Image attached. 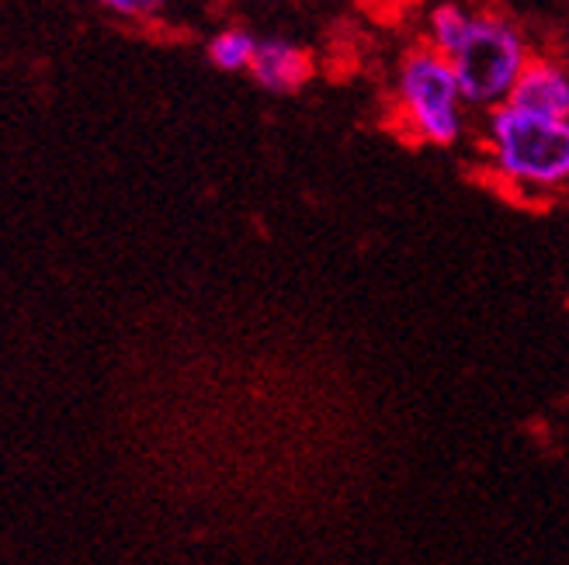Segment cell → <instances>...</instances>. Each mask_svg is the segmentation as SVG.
I'll return each instance as SVG.
<instances>
[{
    "label": "cell",
    "mask_w": 569,
    "mask_h": 565,
    "mask_svg": "<svg viewBox=\"0 0 569 565\" xmlns=\"http://www.w3.org/2000/svg\"><path fill=\"white\" fill-rule=\"evenodd\" d=\"M487 163L497 181L521 194H552L569 188V122L542 119L503 104L482 129Z\"/></svg>",
    "instance_id": "1"
},
{
    "label": "cell",
    "mask_w": 569,
    "mask_h": 565,
    "mask_svg": "<svg viewBox=\"0 0 569 565\" xmlns=\"http://www.w3.org/2000/svg\"><path fill=\"white\" fill-rule=\"evenodd\" d=\"M396 115L417 143L455 147L466 132V94L448 56L431 46H413L396 70Z\"/></svg>",
    "instance_id": "2"
},
{
    "label": "cell",
    "mask_w": 569,
    "mask_h": 565,
    "mask_svg": "<svg viewBox=\"0 0 569 565\" xmlns=\"http://www.w3.org/2000/svg\"><path fill=\"white\" fill-rule=\"evenodd\" d=\"M531 56L535 52L515 21L497 11H476L469 42L451 56L466 104L487 111V115L503 108L515 94L525 67L531 63Z\"/></svg>",
    "instance_id": "3"
},
{
    "label": "cell",
    "mask_w": 569,
    "mask_h": 565,
    "mask_svg": "<svg viewBox=\"0 0 569 565\" xmlns=\"http://www.w3.org/2000/svg\"><path fill=\"white\" fill-rule=\"evenodd\" d=\"M507 104L531 111V115H542V119L569 122V67L559 63L556 56L535 52Z\"/></svg>",
    "instance_id": "4"
},
{
    "label": "cell",
    "mask_w": 569,
    "mask_h": 565,
    "mask_svg": "<svg viewBox=\"0 0 569 565\" xmlns=\"http://www.w3.org/2000/svg\"><path fill=\"white\" fill-rule=\"evenodd\" d=\"M250 77L271 94H292V91H299L309 83L312 56H309V49H302L292 39L268 36V39H261L258 56H253Z\"/></svg>",
    "instance_id": "5"
},
{
    "label": "cell",
    "mask_w": 569,
    "mask_h": 565,
    "mask_svg": "<svg viewBox=\"0 0 569 565\" xmlns=\"http://www.w3.org/2000/svg\"><path fill=\"white\" fill-rule=\"evenodd\" d=\"M472 24H476V11H469L459 0H441L431 11H427V24H423V46H431L441 56L459 52L469 36H472Z\"/></svg>",
    "instance_id": "6"
},
{
    "label": "cell",
    "mask_w": 569,
    "mask_h": 565,
    "mask_svg": "<svg viewBox=\"0 0 569 565\" xmlns=\"http://www.w3.org/2000/svg\"><path fill=\"white\" fill-rule=\"evenodd\" d=\"M258 46H261L258 36L233 24V28H222V32H216L209 39V60H212V67L226 70V73H243V70L250 73Z\"/></svg>",
    "instance_id": "7"
},
{
    "label": "cell",
    "mask_w": 569,
    "mask_h": 565,
    "mask_svg": "<svg viewBox=\"0 0 569 565\" xmlns=\"http://www.w3.org/2000/svg\"><path fill=\"white\" fill-rule=\"evenodd\" d=\"M94 4L126 21H153L167 8V0H94Z\"/></svg>",
    "instance_id": "8"
},
{
    "label": "cell",
    "mask_w": 569,
    "mask_h": 565,
    "mask_svg": "<svg viewBox=\"0 0 569 565\" xmlns=\"http://www.w3.org/2000/svg\"><path fill=\"white\" fill-rule=\"evenodd\" d=\"M261 4H271V0H261Z\"/></svg>",
    "instance_id": "9"
}]
</instances>
